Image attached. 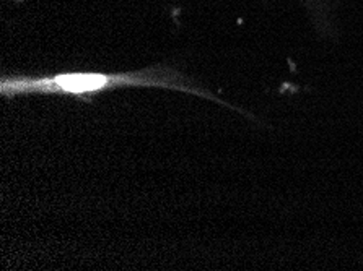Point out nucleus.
Returning a JSON list of instances; mask_svg holds the SVG:
<instances>
[{"label": "nucleus", "instance_id": "1", "mask_svg": "<svg viewBox=\"0 0 363 271\" xmlns=\"http://www.w3.org/2000/svg\"><path fill=\"white\" fill-rule=\"evenodd\" d=\"M125 86L167 88V90L184 91L189 95L220 101L212 93L191 85L179 74L172 70L148 69L129 74H59L49 76H2L0 93L4 98L20 95H62L91 101L104 91Z\"/></svg>", "mask_w": 363, "mask_h": 271}]
</instances>
